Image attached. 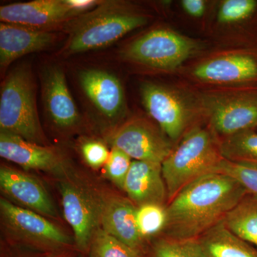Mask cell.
Masks as SVG:
<instances>
[{
	"label": "cell",
	"instance_id": "1",
	"mask_svg": "<svg viewBox=\"0 0 257 257\" xmlns=\"http://www.w3.org/2000/svg\"><path fill=\"white\" fill-rule=\"evenodd\" d=\"M247 194L234 179L211 172L184 187L167 207V236L198 239Z\"/></svg>",
	"mask_w": 257,
	"mask_h": 257
},
{
	"label": "cell",
	"instance_id": "2",
	"mask_svg": "<svg viewBox=\"0 0 257 257\" xmlns=\"http://www.w3.org/2000/svg\"><path fill=\"white\" fill-rule=\"evenodd\" d=\"M148 22L146 15L121 1H101L88 13L65 25L68 39L63 55H75L112 45Z\"/></svg>",
	"mask_w": 257,
	"mask_h": 257
},
{
	"label": "cell",
	"instance_id": "3",
	"mask_svg": "<svg viewBox=\"0 0 257 257\" xmlns=\"http://www.w3.org/2000/svg\"><path fill=\"white\" fill-rule=\"evenodd\" d=\"M35 92V81L28 66H18L10 72L0 92V130L45 146Z\"/></svg>",
	"mask_w": 257,
	"mask_h": 257
},
{
	"label": "cell",
	"instance_id": "4",
	"mask_svg": "<svg viewBox=\"0 0 257 257\" xmlns=\"http://www.w3.org/2000/svg\"><path fill=\"white\" fill-rule=\"evenodd\" d=\"M223 159L219 145L208 130L189 131L162 164L169 200L193 181L214 172Z\"/></svg>",
	"mask_w": 257,
	"mask_h": 257
},
{
	"label": "cell",
	"instance_id": "5",
	"mask_svg": "<svg viewBox=\"0 0 257 257\" xmlns=\"http://www.w3.org/2000/svg\"><path fill=\"white\" fill-rule=\"evenodd\" d=\"M201 50L197 42L172 30L156 29L123 49L124 60L160 70H173Z\"/></svg>",
	"mask_w": 257,
	"mask_h": 257
},
{
	"label": "cell",
	"instance_id": "6",
	"mask_svg": "<svg viewBox=\"0 0 257 257\" xmlns=\"http://www.w3.org/2000/svg\"><path fill=\"white\" fill-rule=\"evenodd\" d=\"M60 192L64 216L73 230L76 246L87 252L101 225L104 199L76 181L62 182Z\"/></svg>",
	"mask_w": 257,
	"mask_h": 257
},
{
	"label": "cell",
	"instance_id": "7",
	"mask_svg": "<svg viewBox=\"0 0 257 257\" xmlns=\"http://www.w3.org/2000/svg\"><path fill=\"white\" fill-rule=\"evenodd\" d=\"M211 127L227 137L257 126V94L214 93L203 99Z\"/></svg>",
	"mask_w": 257,
	"mask_h": 257
},
{
	"label": "cell",
	"instance_id": "8",
	"mask_svg": "<svg viewBox=\"0 0 257 257\" xmlns=\"http://www.w3.org/2000/svg\"><path fill=\"white\" fill-rule=\"evenodd\" d=\"M0 211L5 225L17 236L43 248H60L72 244L68 235L41 214L0 200Z\"/></svg>",
	"mask_w": 257,
	"mask_h": 257
},
{
	"label": "cell",
	"instance_id": "9",
	"mask_svg": "<svg viewBox=\"0 0 257 257\" xmlns=\"http://www.w3.org/2000/svg\"><path fill=\"white\" fill-rule=\"evenodd\" d=\"M117 147L135 160L162 165L172 151L168 140L145 120H130L119 126L111 138Z\"/></svg>",
	"mask_w": 257,
	"mask_h": 257
},
{
	"label": "cell",
	"instance_id": "10",
	"mask_svg": "<svg viewBox=\"0 0 257 257\" xmlns=\"http://www.w3.org/2000/svg\"><path fill=\"white\" fill-rule=\"evenodd\" d=\"M78 16L69 8L66 0H35L0 8L1 23L38 30H51L56 26L67 25Z\"/></svg>",
	"mask_w": 257,
	"mask_h": 257
},
{
	"label": "cell",
	"instance_id": "11",
	"mask_svg": "<svg viewBox=\"0 0 257 257\" xmlns=\"http://www.w3.org/2000/svg\"><path fill=\"white\" fill-rule=\"evenodd\" d=\"M142 101L150 116L172 140L178 139L187 126L188 112L185 104L168 88L146 82L140 88Z\"/></svg>",
	"mask_w": 257,
	"mask_h": 257
},
{
	"label": "cell",
	"instance_id": "12",
	"mask_svg": "<svg viewBox=\"0 0 257 257\" xmlns=\"http://www.w3.org/2000/svg\"><path fill=\"white\" fill-rule=\"evenodd\" d=\"M79 84L96 110L106 119H119L126 111L124 89L112 74L99 69L82 71Z\"/></svg>",
	"mask_w": 257,
	"mask_h": 257
},
{
	"label": "cell",
	"instance_id": "13",
	"mask_svg": "<svg viewBox=\"0 0 257 257\" xmlns=\"http://www.w3.org/2000/svg\"><path fill=\"white\" fill-rule=\"evenodd\" d=\"M0 156L26 170L60 173L63 158L55 149L37 145L13 134L0 133Z\"/></svg>",
	"mask_w": 257,
	"mask_h": 257
},
{
	"label": "cell",
	"instance_id": "14",
	"mask_svg": "<svg viewBox=\"0 0 257 257\" xmlns=\"http://www.w3.org/2000/svg\"><path fill=\"white\" fill-rule=\"evenodd\" d=\"M41 84L44 107L52 122L61 128L78 124L80 114L63 71L55 66L47 67L42 72Z\"/></svg>",
	"mask_w": 257,
	"mask_h": 257
},
{
	"label": "cell",
	"instance_id": "15",
	"mask_svg": "<svg viewBox=\"0 0 257 257\" xmlns=\"http://www.w3.org/2000/svg\"><path fill=\"white\" fill-rule=\"evenodd\" d=\"M0 187L5 195L25 209L57 217V209L46 189L33 177L3 166L0 169Z\"/></svg>",
	"mask_w": 257,
	"mask_h": 257
},
{
	"label": "cell",
	"instance_id": "16",
	"mask_svg": "<svg viewBox=\"0 0 257 257\" xmlns=\"http://www.w3.org/2000/svg\"><path fill=\"white\" fill-rule=\"evenodd\" d=\"M51 30H38L15 25L0 24V69L5 73L15 60L35 52L45 50L55 42Z\"/></svg>",
	"mask_w": 257,
	"mask_h": 257
},
{
	"label": "cell",
	"instance_id": "17",
	"mask_svg": "<svg viewBox=\"0 0 257 257\" xmlns=\"http://www.w3.org/2000/svg\"><path fill=\"white\" fill-rule=\"evenodd\" d=\"M138 207L130 199L115 196L104 199L101 216V229L144 253V239L137 221Z\"/></svg>",
	"mask_w": 257,
	"mask_h": 257
},
{
	"label": "cell",
	"instance_id": "18",
	"mask_svg": "<svg viewBox=\"0 0 257 257\" xmlns=\"http://www.w3.org/2000/svg\"><path fill=\"white\" fill-rule=\"evenodd\" d=\"M124 191L137 206L147 204L164 205L168 198L162 176V165L134 160L125 179Z\"/></svg>",
	"mask_w": 257,
	"mask_h": 257
},
{
	"label": "cell",
	"instance_id": "19",
	"mask_svg": "<svg viewBox=\"0 0 257 257\" xmlns=\"http://www.w3.org/2000/svg\"><path fill=\"white\" fill-rule=\"evenodd\" d=\"M193 74L199 80L214 84L248 82L257 77V62L249 55L230 54L199 64Z\"/></svg>",
	"mask_w": 257,
	"mask_h": 257
},
{
	"label": "cell",
	"instance_id": "20",
	"mask_svg": "<svg viewBox=\"0 0 257 257\" xmlns=\"http://www.w3.org/2000/svg\"><path fill=\"white\" fill-rule=\"evenodd\" d=\"M197 239L206 257H257V249L230 231L223 221Z\"/></svg>",
	"mask_w": 257,
	"mask_h": 257
},
{
	"label": "cell",
	"instance_id": "21",
	"mask_svg": "<svg viewBox=\"0 0 257 257\" xmlns=\"http://www.w3.org/2000/svg\"><path fill=\"white\" fill-rule=\"evenodd\" d=\"M226 227L257 248V197L246 194L225 216Z\"/></svg>",
	"mask_w": 257,
	"mask_h": 257
},
{
	"label": "cell",
	"instance_id": "22",
	"mask_svg": "<svg viewBox=\"0 0 257 257\" xmlns=\"http://www.w3.org/2000/svg\"><path fill=\"white\" fill-rule=\"evenodd\" d=\"M219 149L225 160L257 164V133L247 130L227 137Z\"/></svg>",
	"mask_w": 257,
	"mask_h": 257
},
{
	"label": "cell",
	"instance_id": "23",
	"mask_svg": "<svg viewBox=\"0 0 257 257\" xmlns=\"http://www.w3.org/2000/svg\"><path fill=\"white\" fill-rule=\"evenodd\" d=\"M144 253L108 234L101 228L93 236L89 257H143Z\"/></svg>",
	"mask_w": 257,
	"mask_h": 257
},
{
	"label": "cell",
	"instance_id": "24",
	"mask_svg": "<svg viewBox=\"0 0 257 257\" xmlns=\"http://www.w3.org/2000/svg\"><path fill=\"white\" fill-rule=\"evenodd\" d=\"M150 257H206L197 239L167 237L154 244Z\"/></svg>",
	"mask_w": 257,
	"mask_h": 257
},
{
	"label": "cell",
	"instance_id": "25",
	"mask_svg": "<svg viewBox=\"0 0 257 257\" xmlns=\"http://www.w3.org/2000/svg\"><path fill=\"white\" fill-rule=\"evenodd\" d=\"M214 172L229 176L236 180L247 194L257 197V164L231 162L223 159Z\"/></svg>",
	"mask_w": 257,
	"mask_h": 257
},
{
	"label": "cell",
	"instance_id": "26",
	"mask_svg": "<svg viewBox=\"0 0 257 257\" xmlns=\"http://www.w3.org/2000/svg\"><path fill=\"white\" fill-rule=\"evenodd\" d=\"M167 220V207L165 205L147 204L138 207L137 221L144 239L165 229Z\"/></svg>",
	"mask_w": 257,
	"mask_h": 257
},
{
	"label": "cell",
	"instance_id": "27",
	"mask_svg": "<svg viewBox=\"0 0 257 257\" xmlns=\"http://www.w3.org/2000/svg\"><path fill=\"white\" fill-rule=\"evenodd\" d=\"M256 6L254 0H225L218 10V22L231 24L242 21L254 13Z\"/></svg>",
	"mask_w": 257,
	"mask_h": 257
},
{
	"label": "cell",
	"instance_id": "28",
	"mask_svg": "<svg viewBox=\"0 0 257 257\" xmlns=\"http://www.w3.org/2000/svg\"><path fill=\"white\" fill-rule=\"evenodd\" d=\"M132 162L131 157L117 147H112L105 165L106 175L115 185L123 190Z\"/></svg>",
	"mask_w": 257,
	"mask_h": 257
},
{
	"label": "cell",
	"instance_id": "29",
	"mask_svg": "<svg viewBox=\"0 0 257 257\" xmlns=\"http://www.w3.org/2000/svg\"><path fill=\"white\" fill-rule=\"evenodd\" d=\"M81 152L86 162L92 168L106 165L110 152L104 144L96 140H88L81 146Z\"/></svg>",
	"mask_w": 257,
	"mask_h": 257
},
{
	"label": "cell",
	"instance_id": "30",
	"mask_svg": "<svg viewBox=\"0 0 257 257\" xmlns=\"http://www.w3.org/2000/svg\"><path fill=\"white\" fill-rule=\"evenodd\" d=\"M101 2L96 0H66L69 8L79 16L94 9L100 4Z\"/></svg>",
	"mask_w": 257,
	"mask_h": 257
},
{
	"label": "cell",
	"instance_id": "31",
	"mask_svg": "<svg viewBox=\"0 0 257 257\" xmlns=\"http://www.w3.org/2000/svg\"><path fill=\"white\" fill-rule=\"evenodd\" d=\"M182 6L184 11L194 18H200L206 10V3L203 0H183Z\"/></svg>",
	"mask_w": 257,
	"mask_h": 257
},
{
	"label": "cell",
	"instance_id": "32",
	"mask_svg": "<svg viewBox=\"0 0 257 257\" xmlns=\"http://www.w3.org/2000/svg\"></svg>",
	"mask_w": 257,
	"mask_h": 257
}]
</instances>
